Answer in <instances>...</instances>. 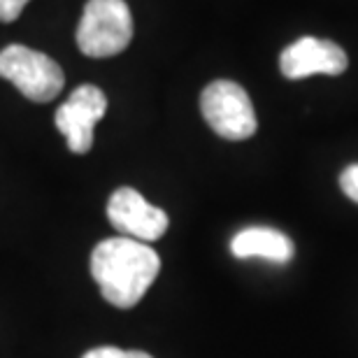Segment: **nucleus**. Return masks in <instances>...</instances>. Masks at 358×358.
Segmentation results:
<instances>
[{
    "label": "nucleus",
    "instance_id": "f257e3e1",
    "mask_svg": "<svg viewBox=\"0 0 358 358\" xmlns=\"http://www.w3.org/2000/svg\"><path fill=\"white\" fill-rule=\"evenodd\" d=\"M161 259L147 242L133 238L103 240L91 254V275L110 305L131 310L159 277Z\"/></svg>",
    "mask_w": 358,
    "mask_h": 358
},
{
    "label": "nucleus",
    "instance_id": "f03ea898",
    "mask_svg": "<svg viewBox=\"0 0 358 358\" xmlns=\"http://www.w3.org/2000/svg\"><path fill=\"white\" fill-rule=\"evenodd\" d=\"M133 40V17L124 0H89L84 7L77 47L91 59L117 56Z\"/></svg>",
    "mask_w": 358,
    "mask_h": 358
},
{
    "label": "nucleus",
    "instance_id": "7ed1b4c3",
    "mask_svg": "<svg viewBox=\"0 0 358 358\" xmlns=\"http://www.w3.org/2000/svg\"><path fill=\"white\" fill-rule=\"evenodd\" d=\"M0 77L12 82L33 103L54 100L66 84L59 63L24 45H10L0 52Z\"/></svg>",
    "mask_w": 358,
    "mask_h": 358
},
{
    "label": "nucleus",
    "instance_id": "20e7f679",
    "mask_svg": "<svg viewBox=\"0 0 358 358\" xmlns=\"http://www.w3.org/2000/svg\"><path fill=\"white\" fill-rule=\"evenodd\" d=\"M200 110L212 131L226 140H247L259 126L249 93L231 80L212 82L200 96Z\"/></svg>",
    "mask_w": 358,
    "mask_h": 358
},
{
    "label": "nucleus",
    "instance_id": "39448f33",
    "mask_svg": "<svg viewBox=\"0 0 358 358\" xmlns=\"http://www.w3.org/2000/svg\"><path fill=\"white\" fill-rule=\"evenodd\" d=\"M107 112V98L93 84L77 87L56 110V128L63 133L73 154H87L93 147V128Z\"/></svg>",
    "mask_w": 358,
    "mask_h": 358
},
{
    "label": "nucleus",
    "instance_id": "423d86ee",
    "mask_svg": "<svg viewBox=\"0 0 358 358\" xmlns=\"http://www.w3.org/2000/svg\"><path fill=\"white\" fill-rule=\"evenodd\" d=\"M107 219L124 233V238H133L138 242H156L168 231V214L161 207L147 203L138 191L131 186H121L112 193L107 203Z\"/></svg>",
    "mask_w": 358,
    "mask_h": 358
},
{
    "label": "nucleus",
    "instance_id": "0eeeda50",
    "mask_svg": "<svg viewBox=\"0 0 358 358\" xmlns=\"http://www.w3.org/2000/svg\"><path fill=\"white\" fill-rule=\"evenodd\" d=\"M349 66L345 49L331 40L300 38L279 56V70L286 80H305L312 75H342Z\"/></svg>",
    "mask_w": 358,
    "mask_h": 358
},
{
    "label": "nucleus",
    "instance_id": "6e6552de",
    "mask_svg": "<svg viewBox=\"0 0 358 358\" xmlns=\"http://www.w3.org/2000/svg\"><path fill=\"white\" fill-rule=\"evenodd\" d=\"M231 252L235 259H266L272 263H289L293 259V242L272 228H245L233 238Z\"/></svg>",
    "mask_w": 358,
    "mask_h": 358
},
{
    "label": "nucleus",
    "instance_id": "1a4fd4ad",
    "mask_svg": "<svg viewBox=\"0 0 358 358\" xmlns=\"http://www.w3.org/2000/svg\"><path fill=\"white\" fill-rule=\"evenodd\" d=\"M82 358H152L145 352H135V349H119V347H98L91 349Z\"/></svg>",
    "mask_w": 358,
    "mask_h": 358
},
{
    "label": "nucleus",
    "instance_id": "9d476101",
    "mask_svg": "<svg viewBox=\"0 0 358 358\" xmlns=\"http://www.w3.org/2000/svg\"><path fill=\"white\" fill-rule=\"evenodd\" d=\"M340 186H342V191L354 200V203H358V163L349 166L345 173H342Z\"/></svg>",
    "mask_w": 358,
    "mask_h": 358
},
{
    "label": "nucleus",
    "instance_id": "9b49d317",
    "mask_svg": "<svg viewBox=\"0 0 358 358\" xmlns=\"http://www.w3.org/2000/svg\"><path fill=\"white\" fill-rule=\"evenodd\" d=\"M28 0H0V21H14L24 12Z\"/></svg>",
    "mask_w": 358,
    "mask_h": 358
}]
</instances>
